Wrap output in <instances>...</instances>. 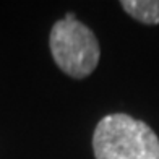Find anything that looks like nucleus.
I'll use <instances>...</instances> for the list:
<instances>
[{
    "label": "nucleus",
    "instance_id": "1",
    "mask_svg": "<svg viewBox=\"0 0 159 159\" xmlns=\"http://www.w3.org/2000/svg\"><path fill=\"white\" fill-rule=\"evenodd\" d=\"M96 159H159V138L148 124L127 114H109L93 135Z\"/></svg>",
    "mask_w": 159,
    "mask_h": 159
},
{
    "label": "nucleus",
    "instance_id": "2",
    "mask_svg": "<svg viewBox=\"0 0 159 159\" xmlns=\"http://www.w3.org/2000/svg\"><path fill=\"white\" fill-rule=\"evenodd\" d=\"M49 46L55 65L75 80L89 76L99 63L98 38L88 26L76 20L57 21L50 30Z\"/></svg>",
    "mask_w": 159,
    "mask_h": 159
},
{
    "label": "nucleus",
    "instance_id": "3",
    "mask_svg": "<svg viewBox=\"0 0 159 159\" xmlns=\"http://www.w3.org/2000/svg\"><path fill=\"white\" fill-rule=\"evenodd\" d=\"M124 8L132 18L143 25H159V0H122Z\"/></svg>",
    "mask_w": 159,
    "mask_h": 159
},
{
    "label": "nucleus",
    "instance_id": "4",
    "mask_svg": "<svg viewBox=\"0 0 159 159\" xmlns=\"http://www.w3.org/2000/svg\"><path fill=\"white\" fill-rule=\"evenodd\" d=\"M67 21H75V13H67Z\"/></svg>",
    "mask_w": 159,
    "mask_h": 159
}]
</instances>
